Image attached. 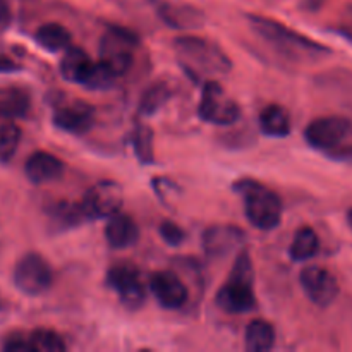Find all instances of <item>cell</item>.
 I'll return each mask as SVG.
<instances>
[{
    "label": "cell",
    "mask_w": 352,
    "mask_h": 352,
    "mask_svg": "<svg viewBox=\"0 0 352 352\" xmlns=\"http://www.w3.org/2000/svg\"><path fill=\"white\" fill-rule=\"evenodd\" d=\"M248 23L258 38H261L275 54L289 62L308 64V62L320 60V58L330 55L329 47L315 40H309L305 34L298 33L270 17L250 14Z\"/></svg>",
    "instance_id": "1"
},
{
    "label": "cell",
    "mask_w": 352,
    "mask_h": 352,
    "mask_svg": "<svg viewBox=\"0 0 352 352\" xmlns=\"http://www.w3.org/2000/svg\"><path fill=\"white\" fill-rule=\"evenodd\" d=\"M175 57L179 65L189 78L212 79L223 76L232 69V60L229 55L212 40L201 36H179L174 41Z\"/></svg>",
    "instance_id": "2"
},
{
    "label": "cell",
    "mask_w": 352,
    "mask_h": 352,
    "mask_svg": "<svg viewBox=\"0 0 352 352\" xmlns=\"http://www.w3.org/2000/svg\"><path fill=\"white\" fill-rule=\"evenodd\" d=\"M254 267L250 253L243 251L234 261L232 272L226 284L217 292V305L220 309L232 315L248 313L256 306L253 291Z\"/></svg>",
    "instance_id": "3"
},
{
    "label": "cell",
    "mask_w": 352,
    "mask_h": 352,
    "mask_svg": "<svg viewBox=\"0 0 352 352\" xmlns=\"http://www.w3.org/2000/svg\"><path fill=\"white\" fill-rule=\"evenodd\" d=\"M244 199V213L253 227L274 230L280 226L282 201L274 191L253 179H241L232 186Z\"/></svg>",
    "instance_id": "4"
},
{
    "label": "cell",
    "mask_w": 352,
    "mask_h": 352,
    "mask_svg": "<svg viewBox=\"0 0 352 352\" xmlns=\"http://www.w3.org/2000/svg\"><path fill=\"white\" fill-rule=\"evenodd\" d=\"M305 140L313 150L322 151L329 157L333 151L352 143V119L339 116L315 119L306 127Z\"/></svg>",
    "instance_id": "5"
},
{
    "label": "cell",
    "mask_w": 352,
    "mask_h": 352,
    "mask_svg": "<svg viewBox=\"0 0 352 352\" xmlns=\"http://www.w3.org/2000/svg\"><path fill=\"white\" fill-rule=\"evenodd\" d=\"M138 36L120 26H110L100 41V60L117 76H124L134 64Z\"/></svg>",
    "instance_id": "6"
},
{
    "label": "cell",
    "mask_w": 352,
    "mask_h": 352,
    "mask_svg": "<svg viewBox=\"0 0 352 352\" xmlns=\"http://www.w3.org/2000/svg\"><path fill=\"white\" fill-rule=\"evenodd\" d=\"M198 116L201 120L215 126H230L239 120L241 107L227 95L226 89L215 79H208L203 85Z\"/></svg>",
    "instance_id": "7"
},
{
    "label": "cell",
    "mask_w": 352,
    "mask_h": 352,
    "mask_svg": "<svg viewBox=\"0 0 352 352\" xmlns=\"http://www.w3.org/2000/svg\"><path fill=\"white\" fill-rule=\"evenodd\" d=\"M107 285L119 296L127 309H140L146 301V285L133 263L120 261L107 270Z\"/></svg>",
    "instance_id": "8"
},
{
    "label": "cell",
    "mask_w": 352,
    "mask_h": 352,
    "mask_svg": "<svg viewBox=\"0 0 352 352\" xmlns=\"http://www.w3.org/2000/svg\"><path fill=\"white\" fill-rule=\"evenodd\" d=\"M52 282H54V270L41 254H24L14 268V284L26 296L43 294L50 289Z\"/></svg>",
    "instance_id": "9"
},
{
    "label": "cell",
    "mask_w": 352,
    "mask_h": 352,
    "mask_svg": "<svg viewBox=\"0 0 352 352\" xmlns=\"http://www.w3.org/2000/svg\"><path fill=\"white\" fill-rule=\"evenodd\" d=\"M124 203V192L120 184L113 181H100L86 191L81 206L88 220L110 219L120 212Z\"/></svg>",
    "instance_id": "10"
},
{
    "label": "cell",
    "mask_w": 352,
    "mask_h": 352,
    "mask_svg": "<svg viewBox=\"0 0 352 352\" xmlns=\"http://www.w3.org/2000/svg\"><path fill=\"white\" fill-rule=\"evenodd\" d=\"M299 282L306 298L320 308L333 305L339 298V282L336 275L323 267H306L299 275Z\"/></svg>",
    "instance_id": "11"
},
{
    "label": "cell",
    "mask_w": 352,
    "mask_h": 352,
    "mask_svg": "<svg viewBox=\"0 0 352 352\" xmlns=\"http://www.w3.org/2000/svg\"><path fill=\"white\" fill-rule=\"evenodd\" d=\"M52 122L64 133L81 136L95 126V110L82 100H67L55 107Z\"/></svg>",
    "instance_id": "12"
},
{
    "label": "cell",
    "mask_w": 352,
    "mask_h": 352,
    "mask_svg": "<svg viewBox=\"0 0 352 352\" xmlns=\"http://www.w3.org/2000/svg\"><path fill=\"white\" fill-rule=\"evenodd\" d=\"M150 291L165 309H179L188 302L189 291L172 272H157L150 277Z\"/></svg>",
    "instance_id": "13"
},
{
    "label": "cell",
    "mask_w": 352,
    "mask_h": 352,
    "mask_svg": "<svg viewBox=\"0 0 352 352\" xmlns=\"http://www.w3.org/2000/svg\"><path fill=\"white\" fill-rule=\"evenodd\" d=\"M246 236L236 226H212L203 232L201 246L212 258H223L244 243Z\"/></svg>",
    "instance_id": "14"
},
{
    "label": "cell",
    "mask_w": 352,
    "mask_h": 352,
    "mask_svg": "<svg viewBox=\"0 0 352 352\" xmlns=\"http://www.w3.org/2000/svg\"><path fill=\"white\" fill-rule=\"evenodd\" d=\"M157 14L168 28L181 31L199 30L206 21V16L198 7L181 2H158Z\"/></svg>",
    "instance_id": "15"
},
{
    "label": "cell",
    "mask_w": 352,
    "mask_h": 352,
    "mask_svg": "<svg viewBox=\"0 0 352 352\" xmlns=\"http://www.w3.org/2000/svg\"><path fill=\"white\" fill-rule=\"evenodd\" d=\"M64 164L55 155L47 151H36L31 155L24 165V174L33 184H47V182L57 181L64 175Z\"/></svg>",
    "instance_id": "16"
},
{
    "label": "cell",
    "mask_w": 352,
    "mask_h": 352,
    "mask_svg": "<svg viewBox=\"0 0 352 352\" xmlns=\"http://www.w3.org/2000/svg\"><path fill=\"white\" fill-rule=\"evenodd\" d=\"M107 243L112 250H126V248L134 246L140 239V229L138 223L126 213L117 212L107 222L105 230H103Z\"/></svg>",
    "instance_id": "17"
},
{
    "label": "cell",
    "mask_w": 352,
    "mask_h": 352,
    "mask_svg": "<svg viewBox=\"0 0 352 352\" xmlns=\"http://www.w3.org/2000/svg\"><path fill=\"white\" fill-rule=\"evenodd\" d=\"M93 65L91 57L82 48L69 47L60 60V74L65 81L81 85L85 76Z\"/></svg>",
    "instance_id": "18"
},
{
    "label": "cell",
    "mask_w": 352,
    "mask_h": 352,
    "mask_svg": "<svg viewBox=\"0 0 352 352\" xmlns=\"http://www.w3.org/2000/svg\"><path fill=\"white\" fill-rule=\"evenodd\" d=\"M260 129L265 136L285 138L291 134V117L280 105H268L260 113Z\"/></svg>",
    "instance_id": "19"
},
{
    "label": "cell",
    "mask_w": 352,
    "mask_h": 352,
    "mask_svg": "<svg viewBox=\"0 0 352 352\" xmlns=\"http://www.w3.org/2000/svg\"><path fill=\"white\" fill-rule=\"evenodd\" d=\"M244 346L250 352H267L275 346V329L267 320H253L244 333Z\"/></svg>",
    "instance_id": "20"
},
{
    "label": "cell",
    "mask_w": 352,
    "mask_h": 352,
    "mask_svg": "<svg viewBox=\"0 0 352 352\" xmlns=\"http://www.w3.org/2000/svg\"><path fill=\"white\" fill-rule=\"evenodd\" d=\"M34 40L43 50L47 52H60L67 50L71 47V33L67 28L58 23H47L40 26L34 33Z\"/></svg>",
    "instance_id": "21"
},
{
    "label": "cell",
    "mask_w": 352,
    "mask_h": 352,
    "mask_svg": "<svg viewBox=\"0 0 352 352\" xmlns=\"http://www.w3.org/2000/svg\"><path fill=\"white\" fill-rule=\"evenodd\" d=\"M318 251V234L311 227H301V229H298V232L294 234V239L291 243V248H289V254H291L292 260L298 261V263H302V261H308L311 258H315Z\"/></svg>",
    "instance_id": "22"
},
{
    "label": "cell",
    "mask_w": 352,
    "mask_h": 352,
    "mask_svg": "<svg viewBox=\"0 0 352 352\" xmlns=\"http://www.w3.org/2000/svg\"><path fill=\"white\" fill-rule=\"evenodd\" d=\"M172 93L174 91H172V88L165 81H157L148 86L143 95H141L140 107H138L140 116H155L158 110H162L167 105L168 100L172 98Z\"/></svg>",
    "instance_id": "23"
},
{
    "label": "cell",
    "mask_w": 352,
    "mask_h": 352,
    "mask_svg": "<svg viewBox=\"0 0 352 352\" xmlns=\"http://www.w3.org/2000/svg\"><path fill=\"white\" fill-rule=\"evenodd\" d=\"M48 217H50L52 223L55 227H60V229H72V227H78L81 223L89 222L81 203H57V205H54L50 208Z\"/></svg>",
    "instance_id": "24"
},
{
    "label": "cell",
    "mask_w": 352,
    "mask_h": 352,
    "mask_svg": "<svg viewBox=\"0 0 352 352\" xmlns=\"http://www.w3.org/2000/svg\"><path fill=\"white\" fill-rule=\"evenodd\" d=\"M30 110V98L24 91L16 88L0 89V117L17 119L24 117Z\"/></svg>",
    "instance_id": "25"
},
{
    "label": "cell",
    "mask_w": 352,
    "mask_h": 352,
    "mask_svg": "<svg viewBox=\"0 0 352 352\" xmlns=\"http://www.w3.org/2000/svg\"><path fill=\"white\" fill-rule=\"evenodd\" d=\"M133 150L138 160L143 165H151L155 162L153 131L146 124H138L133 131Z\"/></svg>",
    "instance_id": "26"
},
{
    "label": "cell",
    "mask_w": 352,
    "mask_h": 352,
    "mask_svg": "<svg viewBox=\"0 0 352 352\" xmlns=\"http://www.w3.org/2000/svg\"><path fill=\"white\" fill-rule=\"evenodd\" d=\"M117 78H119V76H117L109 65L103 64L102 60L93 62L88 74L82 79L81 86H85V88L88 89H107L116 82Z\"/></svg>",
    "instance_id": "27"
},
{
    "label": "cell",
    "mask_w": 352,
    "mask_h": 352,
    "mask_svg": "<svg viewBox=\"0 0 352 352\" xmlns=\"http://www.w3.org/2000/svg\"><path fill=\"white\" fill-rule=\"evenodd\" d=\"M21 141V129L14 122L0 124V164H7L16 155Z\"/></svg>",
    "instance_id": "28"
},
{
    "label": "cell",
    "mask_w": 352,
    "mask_h": 352,
    "mask_svg": "<svg viewBox=\"0 0 352 352\" xmlns=\"http://www.w3.org/2000/svg\"><path fill=\"white\" fill-rule=\"evenodd\" d=\"M30 342L33 352H62L65 342L57 332L48 329H36L30 333Z\"/></svg>",
    "instance_id": "29"
},
{
    "label": "cell",
    "mask_w": 352,
    "mask_h": 352,
    "mask_svg": "<svg viewBox=\"0 0 352 352\" xmlns=\"http://www.w3.org/2000/svg\"><path fill=\"white\" fill-rule=\"evenodd\" d=\"M158 232H160V237L168 246H181L186 239L184 229L179 227L175 222H172V220H164L158 227Z\"/></svg>",
    "instance_id": "30"
},
{
    "label": "cell",
    "mask_w": 352,
    "mask_h": 352,
    "mask_svg": "<svg viewBox=\"0 0 352 352\" xmlns=\"http://www.w3.org/2000/svg\"><path fill=\"white\" fill-rule=\"evenodd\" d=\"M3 349L9 352H33L30 342V333H14V336L7 337L3 342Z\"/></svg>",
    "instance_id": "31"
},
{
    "label": "cell",
    "mask_w": 352,
    "mask_h": 352,
    "mask_svg": "<svg viewBox=\"0 0 352 352\" xmlns=\"http://www.w3.org/2000/svg\"><path fill=\"white\" fill-rule=\"evenodd\" d=\"M336 31L352 45V6L346 7V10L340 16L339 23H337Z\"/></svg>",
    "instance_id": "32"
},
{
    "label": "cell",
    "mask_w": 352,
    "mask_h": 352,
    "mask_svg": "<svg viewBox=\"0 0 352 352\" xmlns=\"http://www.w3.org/2000/svg\"><path fill=\"white\" fill-rule=\"evenodd\" d=\"M153 188H155V192H157L164 201H167L168 191H177L179 186H175L174 182L168 181V179L160 177V179H153Z\"/></svg>",
    "instance_id": "33"
},
{
    "label": "cell",
    "mask_w": 352,
    "mask_h": 352,
    "mask_svg": "<svg viewBox=\"0 0 352 352\" xmlns=\"http://www.w3.org/2000/svg\"><path fill=\"white\" fill-rule=\"evenodd\" d=\"M21 65L17 62H14L12 58L7 57V55L0 54V72H16L19 71Z\"/></svg>",
    "instance_id": "34"
},
{
    "label": "cell",
    "mask_w": 352,
    "mask_h": 352,
    "mask_svg": "<svg viewBox=\"0 0 352 352\" xmlns=\"http://www.w3.org/2000/svg\"><path fill=\"white\" fill-rule=\"evenodd\" d=\"M322 3L323 0H305L302 6H305L306 10H318L322 7Z\"/></svg>",
    "instance_id": "35"
},
{
    "label": "cell",
    "mask_w": 352,
    "mask_h": 352,
    "mask_svg": "<svg viewBox=\"0 0 352 352\" xmlns=\"http://www.w3.org/2000/svg\"><path fill=\"white\" fill-rule=\"evenodd\" d=\"M6 16H7V7L6 3L0 0V21H6Z\"/></svg>",
    "instance_id": "36"
},
{
    "label": "cell",
    "mask_w": 352,
    "mask_h": 352,
    "mask_svg": "<svg viewBox=\"0 0 352 352\" xmlns=\"http://www.w3.org/2000/svg\"><path fill=\"white\" fill-rule=\"evenodd\" d=\"M349 222H351V226H352V210L349 212Z\"/></svg>",
    "instance_id": "37"
}]
</instances>
